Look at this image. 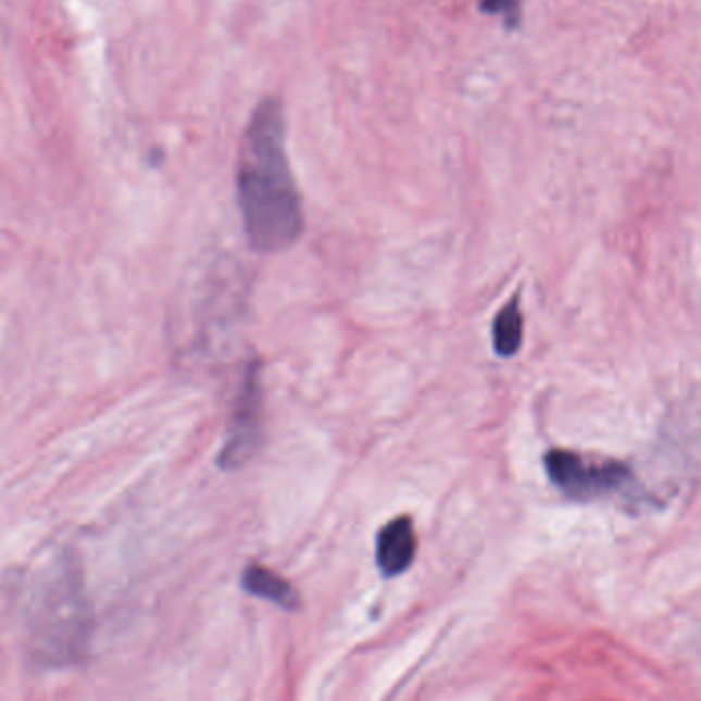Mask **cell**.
I'll return each mask as SVG.
<instances>
[{"instance_id":"cell-1","label":"cell","mask_w":701,"mask_h":701,"mask_svg":"<svg viewBox=\"0 0 701 701\" xmlns=\"http://www.w3.org/2000/svg\"><path fill=\"white\" fill-rule=\"evenodd\" d=\"M236 198L245 234L256 252H281L304 233L302 198L289 168L281 103L263 99L245 132Z\"/></svg>"},{"instance_id":"cell-2","label":"cell","mask_w":701,"mask_h":701,"mask_svg":"<svg viewBox=\"0 0 701 701\" xmlns=\"http://www.w3.org/2000/svg\"><path fill=\"white\" fill-rule=\"evenodd\" d=\"M550 483L571 501H594L624 497L634 503H652L631 467L615 460H597L568 450H550L543 455Z\"/></svg>"},{"instance_id":"cell-3","label":"cell","mask_w":701,"mask_h":701,"mask_svg":"<svg viewBox=\"0 0 701 701\" xmlns=\"http://www.w3.org/2000/svg\"><path fill=\"white\" fill-rule=\"evenodd\" d=\"M85 605L87 603L76 591L46 597L34 629L37 656L55 665L76 663L80 656H85L90 628Z\"/></svg>"},{"instance_id":"cell-4","label":"cell","mask_w":701,"mask_h":701,"mask_svg":"<svg viewBox=\"0 0 701 701\" xmlns=\"http://www.w3.org/2000/svg\"><path fill=\"white\" fill-rule=\"evenodd\" d=\"M263 443V386L261 370L251 363L234 400L233 418L217 455L222 470H238L249 464Z\"/></svg>"},{"instance_id":"cell-5","label":"cell","mask_w":701,"mask_h":701,"mask_svg":"<svg viewBox=\"0 0 701 701\" xmlns=\"http://www.w3.org/2000/svg\"><path fill=\"white\" fill-rule=\"evenodd\" d=\"M416 556V536L411 517H396L379 529L376 562L384 576L402 575Z\"/></svg>"},{"instance_id":"cell-6","label":"cell","mask_w":701,"mask_h":701,"mask_svg":"<svg viewBox=\"0 0 701 701\" xmlns=\"http://www.w3.org/2000/svg\"><path fill=\"white\" fill-rule=\"evenodd\" d=\"M240 583L247 593L271 601L284 610H296L300 603V597L296 593V589L289 585V580L273 573L270 568L261 566V564L247 566Z\"/></svg>"},{"instance_id":"cell-7","label":"cell","mask_w":701,"mask_h":701,"mask_svg":"<svg viewBox=\"0 0 701 701\" xmlns=\"http://www.w3.org/2000/svg\"><path fill=\"white\" fill-rule=\"evenodd\" d=\"M523 314L520 298H511L492 323V347L499 358H513L522 349Z\"/></svg>"},{"instance_id":"cell-8","label":"cell","mask_w":701,"mask_h":701,"mask_svg":"<svg viewBox=\"0 0 701 701\" xmlns=\"http://www.w3.org/2000/svg\"><path fill=\"white\" fill-rule=\"evenodd\" d=\"M483 9L488 13H499L509 27L520 23V0H485Z\"/></svg>"}]
</instances>
